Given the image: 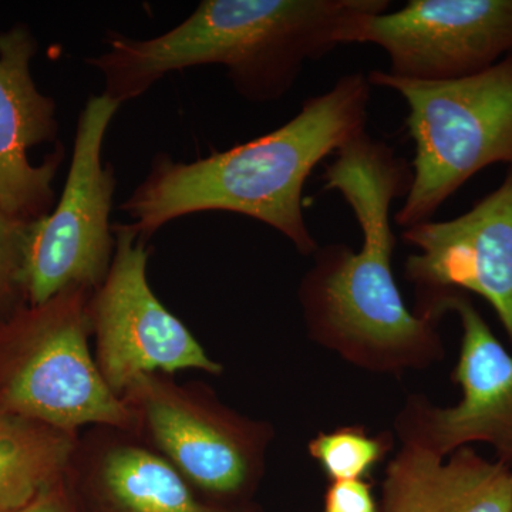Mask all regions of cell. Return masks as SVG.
Segmentation results:
<instances>
[{"instance_id":"cell-1","label":"cell","mask_w":512,"mask_h":512,"mask_svg":"<svg viewBox=\"0 0 512 512\" xmlns=\"http://www.w3.org/2000/svg\"><path fill=\"white\" fill-rule=\"evenodd\" d=\"M356 217L362 245L319 247L298 286L306 335L356 369L377 376L424 372L446 357L443 318L407 308L393 274L392 205L412 183V165L362 133L322 174Z\"/></svg>"},{"instance_id":"cell-5","label":"cell","mask_w":512,"mask_h":512,"mask_svg":"<svg viewBox=\"0 0 512 512\" xmlns=\"http://www.w3.org/2000/svg\"><path fill=\"white\" fill-rule=\"evenodd\" d=\"M92 291L66 289L0 326V413L80 434L90 427L133 431V416L90 352Z\"/></svg>"},{"instance_id":"cell-16","label":"cell","mask_w":512,"mask_h":512,"mask_svg":"<svg viewBox=\"0 0 512 512\" xmlns=\"http://www.w3.org/2000/svg\"><path fill=\"white\" fill-rule=\"evenodd\" d=\"M393 430L372 434L366 426L348 424L319 431L308 443L309 457L333 481L369 480L396 447Z\"/></svg>"},{"instance_id":"cell-19","label":"cell","mask_w":512,"mask_h":512,"mask_svg":"<svg viewBox=\"0 0 512 512\" xmlns=\"http://www.w3.org/2000/svg\"><path fill=\"white\" fill-rule=\"evenodd\" d=\"M16 512H79L73 495L70 493L66 477L60 483L40 494L35 501H32L25 508Z\"/></svg>"},{"instance_id":"cell-15","label":"cell","mask_w":512,"mask_h":512,"mask_svg":"<svg viewBox=\"0 0 512 512\" xmlns=\"http://www.w3.org/2000/svg\"><path fill=\"white\" fill-rule=\"evenodd\" d=\"M80 434L0 413V512H16L60 483Z\"/></svg>"},{"instance_id":"cell-18","label":"cell","mask_w":512,"mask_h":512,"mask_svg":"<svg viewBox=\"0 0 512 512\" xmlns=\"http://www.w3.org/2000/svg\"><path fill=\"white\" fill-rule=\"evenodd\" d=\"M322 512H380L369 480L333 481L323 494Z\"/></svg>"},{"instance_id":"cell-14","label":"cell","mask_w":512,"mask_h":512,"mask_svg":"<svg viewBox=\"0 0 512 512\" xmlns=\"http://www.w3.org/2000/svg\"><path fill=\"white\" fill-rule=\"evenodd\" d=\"M380 512H512V470L473 447L443 458L400 446L389 461Z\"/></svg>"},{"instance_id":"cell-12","label":"cell","mask_w":512,"mask_h":512,"mask_svg":"<svg viewBox=\"0 0 512 512\" xmlns=\"http://www.w3.org/2000/svg\"><path fill=\"white\" fill-rule=\"evenodd\" d=\"M37 50L25 23L0 32V211L20 224L50 214L64 160L56 101L32 76Z\"/></svg>"},{"instance_id":"cell-6","label":"cell","mask_w":512,"mask_h":512,"mask_svg":"<svg viewBox=\"0 0 512 512\" xmlns=\"http://www.w3.org/2000/svg\"><path fill=\"white\" fill-rule=\"evenodd\" d=\"M131 434L173 464L192 487L218 504L251 503L266 471L274 424L222 402L204 383L174 376L137 377L121 394Z\"/></svg>"},{"instance_id":"cell-7","label":"cell","mask_w":512,"mask_h":512,"mask_svg":"<svg viewBox=\"0 0 512 512\" xmlns=\"http://www.w3.org/2000/svg\"><path fill=\"white\" fill-rule=\"evenodd\" d=\"M120 106L101 93L90 96L80 111L62 197L53 212L29 225L22 269L29 306L74 286L96 291L109 274L117 180L113 165L104 164L103 146Z\"/></svg>"},{"instance_id":"cell-20","label":"cell","mask_w":512,"mask_h":512,"mask_svg":"<svg viewBox=\"0 0 512 512\" xmlns=\"http://www.w3.org/2000/svg\"><path fill=\"white\" fill-rule=\"evenodd\" d=\"M5 218H8V217H6V215L3 214L2 211H0V221L5 220Z\"/></svg>"},{"instance_id":"cell-13","label":"cell","mask_w":512,"mask_h":512,"mask_svg":"<svg viewBox=\"0 0 512 512\" xmlns=\"http://www.w3.org/2000/svg\"><path fill=\"white\" fill-rule=\"evenodd\" d=\"M66 481L79 512H264L254 501L212 503L156 450L113 427L79 436Z\"/></svg>"},{"instance_id":"cell-4","label":"cell","mask_w":512,"mask_h":512,"mask_svg":"<svg viewBox=\"0 0 512 512\" xmlns=\"http://www.w3.org/2000/svg\"><path fill=\"white\" fill-rule=\"evenodd\" d=\"M372 86L406 101L416 146L412 183L393 220L399 227L431 221L441 205L478 171L512 167V53L490 69L448 82H414L373 70Z\"/></svg>"},{"instance_id":"cell-9","label":"cell","mask_w":512,"mask_h":512,"mask_svg":"<svg viewBox=\"0 0 512 512\" xmlns=\"http://www.w3.org/2000/svg\"><path fill=\"white\" fill-rule=\"evenodd\" d=\"M414 312L460 318V355L451 380L460 402L441 407L424 394L407 397L394 417L400 446L423 448L446 458L481 443L493 448L498 463L512 470V353L494 335L466 293L451 291L414 303Z\"/></svg>"},{"instance_id":"cell-3","label":"cell","mask_w":512,"mask_h":512,"mask_svg":"<svg viewBox=\"0 0 512 512\" xmlns=\"http://www.w3.org/2000/svg\"><path fill=\"white\" fill-rule=\"evenodd\" d=\"M389 8V0H204L163 35L107 33L106 52L87 64L120 104L198 66L224 67L239 96L269 103L291 92L306 63L350 45L360 20Z\"/></svg>"},{"instance_id":"cell-11","label":"cell","mask_w":512,"mask_h":512,"mask_svg":"<svg viewBox=\"0 0 512 512\" xmlns=\"http://www.w3.org/2000/svg\"><path fill=\"white\" fill-rule=\"evenodd\" d=\"M402 237L417 249L404 264L416 302L444 292L476 293L494 309L512 348V167L466 214L414 225Z\"/></svg>"},{"instance_id":"cell-2","label":"cell","mask_w":512,"mask_h":512,"mask_svg":"<svg viewBox=\"0 0 512 512\" xmlns=\"http://www.w3.org/2000/svg\"><path fill=\"white\" fill-rule=\"evenodd\" d=\"M370 90L369 77L348 73L265 136L192 163L157 154L120 210L147 241L177 218L234 212L264 222L299 254L313 256L320 245L303 215V188L320 161L365 133Z\"/></svg>"},{"instance_id":"cell-8","label":"cell","mask_w":512,"mask_h":512,"mask_svg":"<svg viewBox=\"0 0 512 512\" xmlns=\"http://www.w3.org/2000/svg\"><path fill=\"white\" fill-rule=\"evenodd\" d=\"M113 232L116 248L109 274L87 303L94 359L110 389L120 397L137 377L153 373L201 370L221 376L224 366L208 356L151 288L147 239L130 224H113Z\"/></svg>"},{"instance_id":"cell-17","label":"cell","mask_w":512,"mask_h":512,"mask_svg":"<svg viewBox=\"0 0 512 512\" xmlns=\"http://www.w3.org/2000/svg\"><path fill=\"white\" fill-rule=\"evenodd\" d=\"M29 225L10 218L0 221V309L16 296L25 298L22 269Z\"/></svg>"},{"instance_id":"cell-10","label":"cell","mask_w":512,"mask_h":512,"mask_svg":"<svg viewBox=\"0 0 512 512\" xmlns=\"http://www.w3.org/2000/svg\"><path fill=\"white\" fill-rule=\"evenodd\" d=\"M352 43L383 49L399 79H464L511 55L512 0H410L360 20Z\"/></svg>"}]
</instances>
